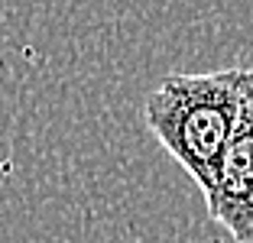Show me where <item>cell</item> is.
I'll use <instances>...</instances> for the list:
<instances>
[{
	"label": "cell",
	"mask_w": 253,
	"mask_h": 243,
	"mask_svg": "<svg viewBox=\"0 0 253 243\" xmlns=\"http://www.w3.org/2000/svg\"><path fill=\"white\" fill-rule=\"evenodd\" d=\"M244 68L166 75L146 97V126L163 149L192 175L205 198L221 169V156L237 123Z\"/></svg>",
	"instance_id": "6da1fadb"
},
{
	"label": "cell",
	"mask_w": 253,
	"mask_h": 243,
	"mask_svg": "<svg viewBox=\"0 0 253 243\" xmlns=\"http://www.w3.org/2000/svg\"><path fill=\"white\" fill-rule=\"evenodd\" d=\"M205 201L211 221L221 224L234 243H253V68H244L237 123L221 156L217 182Z\"/></svg>",
	"instance_id": "7a4b0ae2"
}]
</instances>
